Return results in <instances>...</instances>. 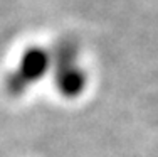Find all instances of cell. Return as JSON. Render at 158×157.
Listing matches in <instances>:
<instances>
[{"mask_svg":"<svg viewBox=\"0 0 158 157\" xmlns=\"http://www.w3.org/2000/svg\"><path fill=\"white\" fill-rule=\"evenodd\" d=\"M51 56L54 85L59 95L69 100L81 96L88 88V73L79 64V46L73 41H62L51 49Z\"/></svg>","mask_w":158,"mask_h":157,"instance_id":"obj_1","label":"cell"},{"mask_svg":"<svg viewBox=\"0 0 158 157\" xmlns=\"http://www.w3.org/2000/svg\"><path fill=\"white\" fill-rule=\"evenodd\" d=\"M52 71L51 49L40 46H31L19 58L15 68L5 80L7 89L12 95H22L31 86L39 83L47 73Z\"/></svg>","mask_w":158,"mask_h":157,"instance_id":"obj_2","label":"cell"}]
</instances>
